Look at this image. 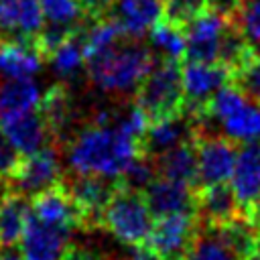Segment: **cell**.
<instances>
[{
    "mask_svg": "<svg viewBox=\"0 0 260 260\" xmlns=\"http://www.w3.org/2000/svg\"><path fill=\"white\" fill-rule=\"evenodd\" d=\"M156 57L140 39L124 37L118 45L85 57V77L95 89L116 102L132 100Z\"/></svg>",
    "mask_w": 260,
    "mask_h": 260,
    "instance_id": "1",
    "label": "cell"
},
{
    "mask_svg": "<svg viewBox=\"0 0 260 260\" xmlns=\"http://www.w3.org/2000/svg\"><path fill=\"white\" fill-rule=\"evenodd\" d=\"M140 152V140L114 126H100L91 122L83 124L63 150L71 171L112 179H118Z\"/></svg>",
    "mask_w": 260,
    "mask_h": 260,
    "instance_id": "2",
    "label": "cell"
},
{
    "mask_svg": "<svg viewBox=\"0 0 260 260\" xmlns=\"http://www.w3.org/2000/svg\"><path fill=\"white\" fill-rule=\"evenodd\" d=\"M132 100L142 110L148 124L183 112V63L177 59L156 57Z\"/></svg>",
    "mask_w": 260,
    "mask_h": 260,
    "instance_id": "3",
    "label": "cell"
},
{
    "mask_svg": "<svg viewBox=\"0 0 260 260\" xmlns=\"http://www.w3.org/2000/svg\"><path fill=\"white\" fill-rule=\"evenodd\" d=\"M152 223L154 217L148 209L144 191L130 189L118 181L108 205L104 207L102 228L122 244L142 248L152 230Z\"/></svg>",
    "mask_w": 260,
    "mask_h": 260,
    "instance_id": "4",
    "label": "cell"
},
{
    "mask_svg": "<svg viewBox=\"0 0 260 260\" xmlns=\"http://www.w3.org/2000/svg\"><path fill=\"white\" fill-rule=\"evenodd\" d=\"M256 238L258 230L246 217L217 225L199 223V232L185 260H250Z\"/></svg>",
    "mask_w": 260,
    "mask_h": 260,
    "instance_id": "5",
    "label": "cell"
},
{
    "mask_svg": "<svg viewBox=\"0 0 260 260\" xmlns=\"http://www.w3.org/2000/svg\"><path fill=\"white\" fill-rule=\"evenodd\" d=\"M197 232L199 219L195 211H181L156 217L140 250L148 252L154 260H185Z\"/></svg>",
    "mask_w": 260,
    "mask_h": 260,
    "instance_id": "6",
    "label": "cell"
},
{
    "mask_svg": "<svg viewBox=\"0 0 260 260\" xmlns=\"http://www.w3.org/2000/svg\"><path fill=\"white\" fill-rule=\"evenodd\" d=\"M61 156L63 150L57 144H47L39 152L22 156L14 173L2 185L30 199L32 195L63 181L65 171L61 167Z\"/></svg>",
    "mask_w": 260,
    "mask_h": 260,
    "instance_id": "7",
    "label": "cell"
},
{
    "mask_svg": "<svg viewBox=\"0 0 260 260\" xmlns=\"http://www.w3.org/2000/svg\"><path fill=\"white\" fill-rule=\"evenodd\" d=\"M197 148V187L228 183L232 179L240 144L228 134L193 136Z\"/></svg>",
    "mask_w": 260,
    "mask_h": 260,
    "instance_id": "8",
    "label": "cell"
},
{
    "mask_svg": "<svg viewBox=\"0 0 260 260\" xmlns=\"http://www.w3.org/2000/svg\"><path fill=\"white\" fill-rule=\"evenodd\" d=\"M63 185L67 187L77 207L81 209L83 230L89 232L102 228V213L118 185V179L71 171V175L69 173L63 175Z\"/></svg>",
    "mask_w": 260,
    "mask_h": 260,
    "instance_id": "9",
    "label": "cell"
},
{
    "mask_svg": "<svg viewBox=\"0 0 260 260\" xmlns=\"http://www.w3.org/2000/svg\"><path fill=\"white\" fill-rule=\"evenodd\" d=\"M228 81H232V73L219 63L185 61L183 63V95H185L183 110L191 118L203 116L207 112L209 100Z\"/></svg>",
    "mask_w": 260,
    "mask_h": 260,
    "instance_id": "10",
    "label": "cell"
},
{
    "mask_svg": "<svg viewBox=\"0 0 260 260\" xmlns=\"http://www.w3.org/2000/svg\"><path fill=\"white\" fill-rule=\"evenodd\" d=\"M39 110L47 122L53 142L65 150L69 140L75 136L79 126V108L75 106L73 93L65 81L53 83L41 98Z\"/></svg>",
    "mask_w": 260,
    "mask_h": 260,
    "instance_id": "11",
    "label": "cell"
},
{
    "mask_svg": "<svg viewBox=\"0 0 260 260\" xmlns=\"http://www.w3.org/2000/svg\"><path fill=\"white\" fill-rule=\"evenodd\" d=\"M232 20H228L223 14L207 6L195 20H191L185 26L187 37V49L183 61H197V63H217L219 55V43L223 37L225 26Z\"/></svg>",
    "mask_w": 260,
    "mask_h": 260,
    "instance_id": "12",
    "label": "cell"
},
{
    "mask_svg": "<svg viewBox=\"0 0 260 260\" xmlns=\"http://www.w3.org/2000/svg\"><path fill=\"white\" fill-rule=\"evenodd\" d=\"M30 213L45 225L65 230L69 234L77 228L83 230L81 209L77 207L75 199L63 185V181L32 195L30 197Z\"/></svg>",
    "mask_w": 260,
    "mask_h": 260,
    "instance_id": "13",
    "label": "cell"
},
{
    "mask_svg": "<svg viewBox=\"0 0 260 260\" xmlns=\"http://www.w3.org/2000/svg\"><path fill=\"white\" fill-rule=\"evenodd\" d=\"M230 185L238 199L240 211L246 217L248 211L260 201V140L240 144Z\"/></svg>",
    "mask_w": 260,
    "mask_h": 260,
    "instance_id": "14",
    "label": "cell"
},
{
    "mask_svg": "<svg viewBox=\"0 0 260 260\" xmlns=\"http://www.w3.org/2000/svg\"><path fill=\"white\" fill-rule=\"evenodd\" d=\"M69 244V232L45 225L30 213L18 242V256L20 260H61Z\"/></svg>",
    "mask_w": 260,
    "mask_h": 260,
    "instance_id": "15",
    "label": "cell"
},
{
    "mask_svg": "<svg viewBox=\"0 0 260 260\" xmlns=\"http://www.w3.org/2000/svg\"><path fill=\"white\" fill-rule=\"evenodd\" d=\"M144 197H146L152 217L156 219V217H165L171 213L195 211L197 189L185 181H177V179L158 175L144 189Z\"/></svg>",
    "mask_w": 260,
    "mask_h": 260,
    "instance_id": "16",
    "label": "cell"
},
{
    "mask_svg": "<svg viewBox=\"0 0 260 260\" xmlns=\"http://www.w3.org/2000/svg\"><path fill=\"white\" fill-rule=\"evenodd\" d=\"M0 130L4 132V136L12 142V146L22 156L39 152L47 144H55L39 108L24 112V114H18V116H12V118L0 120Z\"/></svg>",
    "mask_w": 260,
    "mask_h": 260,
    "instance_id": "17",
    "label": "cell"
},
{
    "mask_svg": "<svg viewBox=\"0 0 260 260\" xmlns=\"http://www.w3.org/2000/svg\"><path fill=\"white\" fill-rule=\"evenodd\" d=\"M47 59L39 51L35 39L0 37V75L10 79H30L39 73Z\"/></svg>",
    "mask_w": 260,
    "mask_h": 260,
    "instance_id": "18",
    "label": "cell"
},
{
    "mask_svg": "<svg viewBox=\"0 0 260 260\" xmlns=\"http://www.w3.org/2000/svg\"><path fill=\"white\" fill-rule=\"evenodd\" d=\"M195 213L199 223H205V225H217V223L232 221L236 217H244L230 183L197 187Z\"/></svg>",
    "mask_w": 260,
    "mask_h": 260,
    "instance_id": "19",
    "label": "cell"
},
{
    "mask_svg": "<svg viewBox=\"0 0 260 260\" xmlns=\"http://www.w3.org/2000/svg\"><path fill=\"white\" fill-rule=\"evenodd\" d=\"M191 138H193V122L191 116L183 110L175 116H167L162 120L148 124L140 144H142V152L156 156Z\"/></svg>",
    "mask_w": 260,
    "mask_h": 260,
    "instance_id": "20",
    "label": "cell"
},
{
    "mask_svg": "<svg viewBox=\"0 0 260 260\" xmlns=\"http://www.w3.org/2000/svg\"><path fill=\"white\" fill-rule=\"evenodd\" d=\"M162 0H116L108 16L116 18L128 37L142 39L162 18Z\"/></svg>",
    "mask_w": 260,
    "mask_h": 260,
    "instance_id": "21",
    "label": "cell"
},
{
    "mask_svg": "<svg viewBox=\"0 0 260 260\" xmlns=\"http://www.w3.org/2000/svg\"><path fill=\"white\" fill-rule=\"evenodd\" d=\"M0 187V250H4L20 242L30 215V199L4 185Z\"/></svg>",
    "mask_w": 260,
    "mask_h": 260,
    "instance_id": "22",
    "label": "cell"
},
{
    "mask_svg": "<svg viewBox=\"0 0 260 260\" xmlns=\"http://www.w3.org/2000/svg\"><path fill=\"white\" fill-rule=\"evenodd\" d=\"M154 165L160 177L185 181L197 189V148L193 138L156 154Z\"/></svg>",
    "mask_w": 260,
    "mask_h": 260,
    "instance_id": "23",
    "label": "cell"
},
{
    "mask_svg": "<svg viewBox=\"0 0 260 260\" xmlns=\"http://www.w3.org/2000/svg\"><path fill=\"white\" fill-rule=\"evenodd\" d=\"M39 104L41 93L30 79H0V120L30 112Z\"/></svg>",
    "mask_w": 260,
    "mask_h": 260,
    "instance_id": "24",
    "label": "cell"
},
{
    "mask_svg": "<svg viewBox=\"0 0 260 260\" xmlns=\"http://www.w3.org/2000/svg\"><path fill=\"white\" fill-rule=\"evenodd\" d=\"M91 22V18L77 30L73 32L53 55H51V65L55 73L63 79L75 77L81 69H85V53H83V39H85V28Z\"/></svg>",
    "mask_w": 260,
    "mask_h": 260,
    "instance_id": "25",
    "label": "cell"
},
{
    "mask_svg": "<svg viewBox=\"0 0 260 260\" xmlns=\"http://www.w3.org/2000/svg\"><path fill=\"white\" fill-rule=\"evenodd\" d=\"M148 47L158 55L167 59H185V49H187V37L185 28L175 26L160 18L150 30H148Z\"/></svg>",
    "mask_w": 260,
    "mask_h": 260,
    "instance_id": "26",
    "label": "cell"
},
{
    "mask_svg": "<svg viewBox=\"0 0 260 260\" xmlns=\"http://www.w3.org/2000/svg\"><path fill=\"white\" fill-rule=\"evenodd\" d=\"M221 130L238 142L260 140V106L246 100L236 112L221 120Z\"/></svg>",
    "mask_w": 260,
    "mask_h": 260,
    "instance_id": "27",
    "label": "cell"
},
{
    "mask_svg": "<svg viewBox=\"0 0 260 260\" xmlns=\"http://www.w3.org/2000/svg\"><path fill=\"white\" fill-rule=\"evenodd\" d=\"M158 177L156 173V165H154V156L146 154V152H140L126 169L124 173L118 177V181L130 189H136V191H144L154 179Z\"/></svg>",
    "mask_w": 260,
    "mask_h": 260,
    "instance_id": "28",
    "label": "cell"
},
{
    "mask_svg": "<svg viewBox=\"0 0 260 260\" xmlns=\"http://www.w3.org/2000/svg\"><path fill=\"white\" fill-rule=\"evenodd\" d=\"M39 2H41L47 22L79 26L87 20V16L77 0H39Z\"/></svg>",
    "mask_w": 260,
    "mask_h": 260,
    "instance_id": "29",
    "label": "cell"
},
{
    "mask_svg": "<svg viewBox=\"0 0 260 260\" xmlns=\"http://www.w3.org/2000/svg\"><path fill=\"white\" fill-rule=\"evenodd\" d=\"M162 2H165L162 18L181 28H185L209 6V0H162Z\"/></svg>",
    "mask_w": 260,
    "mask_h": 260,
    "instance_id": "30",
    "label": "cell"
},
{
    "mask_svg": "<svg viewBox=\"0 0 260 260\" xmlns=\"http://www.w3.org/2000/svg\"><path fill=\"white\" fill-rule=\"evenodd\" d=\"M236 22L252 45V49L260 55V0H244Z\"/></svg>",
    "mask_w": 260,
    "mask_h": 260,
    "instance_id": "31",
    "label": "cell"
},
{
    "mask_svg": "<svg viewBox=\"0 0 260 260\" xmlns=\"http://www.w3.org/2000/svg\"><path fill=\"white\" fill-rule=\"evenodd\" d=\"M232 83H236L250 102L260 106V55H256L246 67H242L232 77Z\"/></svg>",
    "mask_w": 260,
    "mask_h": 260,
    "instance_id": "32",
    "label": "cell"
},
{
    "mask_svg": "<svg viewBox=\"0 0 260 260\" xmlns=\"http://www.w3.org/2000/svg\"><path fill=\"white\" fill-rule=\"evenodd\" d=\"M22 154L12 146V142L4 136V132L0 130V185L8 181V177L14 173V169L18 167Z\"/></svg>",
    "mask_w": 260,
    "mask_h": 260,
    "instance_id": "33",
    "label": "cell"
},
{
    "mask_svg": "<svg viewBox=\"0 0 260 260\" xmlns=\"http://www.w3.org/2000/svg\"><path fill=\"white\" fill-rule=\"evenodd\" d=\"M77 2L81 4L87 18L98 20V18L108 16V12H110V8L114 6L116 0H77Z\"/></svg>",
    "mask_w": 260,
    "mask_h": 260,
    "instance_id": "34",
    "label": "cell"
},
{
    "mask_svg": "<svg viewBox=\"0 0 260 260\" xmlns=\"http://www.w3.org/2000/svg\"><path fill=\"white\" fill-rule=\"evenodd\" d=\"M61 260H106V256H102L95 250H89L85 246L69 244V248L65 250V254H63Z\"/></svg>",
    "mask_w": 260,
    "mask_h": 260,
    "instance_id": "35",
    "label": "cell"
},
{
    "mask_svg": "<svg viewBox=\"0 0 260 260\" xmlns=\"http://www.w3.org/2000/svg\"><path fill=\"white\" fill-rule=\"evenodd\" d=\"M246 219H248V221H250V223H252V225H254V228L260 232V201H258V203H256V205H254V207L248 211Z\"/></svg>",
    "mask_w": 260,
    "mask_h": 260,
    "instance_id": "36",
    "label": "cell"
},
{
    "mask_svg": "<svg viewBox=\"0 0 260 260\" xmlns=\"http://www.w3.org/2000/svg\"><path fill=\"white\" fill-rule=\"evenodd\" d=\"M0 260H20V256L16 252H12V248H4V250H0Z\"/></svg>",
    "mask_w": 260,
    "mask_h": 260,
    "instance_id": "37",
    "label": "cell"
},
{
    "mask_svg": "<svg viewBox=\"0 0 260 260\" xmlns=\"http://www.w3.org/2000/svg\"><path fill=\"white\" fill-rule=\"evenodd\" d=\"M126 260H154L148 252H144V250H140V252H136V254H132L130 258H126Z\"/></svg>",
    "mask_w": 260,
    "mask_h": 260,
    "instance_id": "38",
    "label": "cell"
},
{
    "mask_svg": "<svg viewBox=\"0 0 260 260\" xmlns=\"http://www.w3.org/2000/svg\"><path fill=\"white\" fill-rule=\"evenodd\" d=\"M250 260H260V232H258V238H256L254 250H252V254H250Z\"/></svg>",
    "mask_w": 260,
    "mask_h": 260,
    "instance_id": "39",
    "label": "cell"
},
{
    "mask_svg": "<svg viewBox=\"0 0 260 260\" xmlns=\"http://www.w3.org/2000/svg\"><path fill=\"white\" fill-rule=\"evenodd\" d=\"M0 191H2V187H0Z\"/></svg>",
    "mask_w": 260,
    "mask_h": 260,
    "instance_id": "40",
    "label": "cell"
}]
</instances>
